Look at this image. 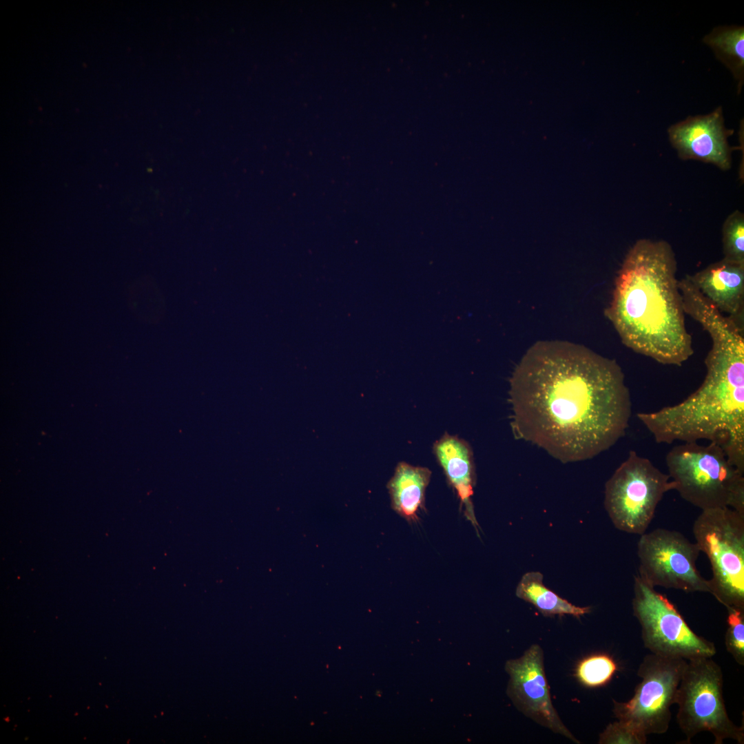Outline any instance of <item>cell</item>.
<instances>
[{
    "label": "cell",
    "instance_id": "cell-1",
    "mask_svg": "<svg viewBox=\"0 0 744 744\" xmlns=\"http://www.w3.org/2000/svg\"><path fill=\"white\" fill-rule=\"evenodd\" d=\"M509 395L515 435L563 463L609 449L632 415L618 363L568 342L533 344L514 370Z\"/></svg>",
    "mask_w": 744,
    "mask_h": 744
},
{
    "label": "cell",
    "instance_id": "cell-2",
    "mask_svg": "<svg viewBox=\"0 0 744 744\" xmlns=\"http://www.w3.org/2000/svg\"><path fill=\"white\" fill-rule=\"evenodd\" d=\"M700 324L712 340L701 385L676 404L637 416L657 443L707 440L744 473V331L716 311Z\"/></svg>",
    "mask_w": 744,
    "mask_h": 744
},
{
    "label": "cell",
    "instance_id": "cell-3",
    "mask_svg": "<svg viewBox=\"0 0 744 744\" xmlns=\"http://www.w3.org/2000/svg\"><path fill=\"white\" fill-rule=\"evenodd\" d=\"M676 265L665 240H637L617 273L605 314L627 347L659 363L680 366L694 349Z\"/></svg>",
    "mask_w": 744,
    "mask_h": 744
},
{
    "label": "cell",
    "instance_id": "cell-4",
    "mask_svg": "<svg viewBox=\"0 0 744 744\" xmlns=\"http://www.w3.org/2000/svg\"><path fill=\"white\" fill-rule=\"evenodd\" d=\"M665 462L683 499L702 510L730 507L744 515V474L719 445L684 442L668 453Z\"/></svg>",
    "mask_w": 744,
    "mask_h": 744
},
{
    "label": "cell",
    "instance_id": "cell-5",
    "mask_svg": "<svg viewBox=\"0 0 744 744\" xmlns=\"http://www.w3.org/2000/svg\"><path fill=\"white\" fill-rule=\"evenodd\" d=\"M692 532L711 565L710 593L726 608H744V515L730 507L703 510Z\"/></svg>",
    "mask_w": 744,
    "mask_h": 744
},
{
    "label": "cell",
    "instance_id": "cell-6",
    "mask_svg": "<svg viewBox=\"0 0 744 744\" xmlns=\"http://www.w3.org/2000/svg\"><path fill=\"white\" fill-rule=\"evenodd\" d=\"M723 681L721 667L712 657L687 660L675 699L677 723L687 743L699 732H710L715 744L728 738L743 743V725H735L726 711Z\"/></svg>",
    "mask_w": 744,
    "mask_h": 744
},
{
    "label": "cell",
    "instance_id": "cell-7",
    "mask_svg": "<svg viewBox=\"0 0 744 744\" xmlns=\"http://www.w3.org/2000/svg\"><path fill=\"white\" fill-rule=\"evenodd\" d=\"M674 489L668 474L630 451L606 483L604 507L616 528L641 535L646 532L665 493Z\"/></svg>",
    "mask_w": 744,
    "mask_h": 744
},
{
    "label": "cell",
    "instance_id": "cell-8",
    "mask_svg": "<svg viewBox=\"0 0 744 744\" xmlns=\"http://www.w3.org/2000/svg\"><path fill=\"white\" fill-rule=\"evenodd\" d=\"M632 606L643 644L651 653L685 660L716 654L714 644L697 635L676 606L638 575L634 579Z\"/></svg>",
    "mask_w": 744,
    "mask_h": 744
},
{
    "label": "cell",
    "instance_id": "cell-9",
    "mask_svg": "<svg viewBox=\"0 0 744 744\" xmlns=\"http://www.w3.org/2000/svg\"><path fill=\"white\" fill-rule=\"evenodd\" d=\"M687 660L646 655L637 675L641 680L633 696L627 702L613 701L616 718L648 736L667 732L671 720L670 707L675 703L677 689Z\"/></svg>",
    "mask_w": 744,
    "mask_h": 744
},
{
    "label": "cell",
    "instance_id": "cell-10",
    "mask_svg": "<svg viewBox=\"0 0 744 744\" xmlns=\"http://www.w3.org/2000/svg\"><path fill=\"white\" fill-rule=\"evenodd\" d=\"M700 552L696 542L678 531L659 528L645 532L637 543L638 577L654 588L710 593L708 580L696 566Z\"/></svg>",
    "mask_w": 744,
    "mask_h": 744
},
{
    "label": "cell",
    "instance_id": "cell-11",
    "mask_svg": "<svg viewBox=\"0 0 744 744\" xmlns=\"http://www.w3.org/2000/svg\"><path fill=\"white\" fill-rule=\"evenodd\" d=\"M506 670L510 679L507 693L524 715L551 731L579 743L562 723L550 697L544 665V653L533 644L521 657L508 660Z\"/></svg>",
    "mask_w": 744,
    "mask_h": 744
},
{
    "label": "cell",
    "instance_id": "cell-12",
    "mask_svg": "<svg viewBox=\"0 0 744 744\" xmlns=\"http://www.w3.org/2000/svg\"><path fill=\"white\" fill-rule=\"evenodd\" d=\"M667 132L681 159L712 164L723 171L731 169L733 147L728 138L734 130L726 127L721 106L708 114L688 116L671 125Z\"/></svg>",
    "mask_w": 744,
    "mask_h": 744
},
{
    "label": "cell",
    "instance_id": "cell-13",
    "mask_svg": "<svg viewBox=\"0 0 744 744\" xmlns=\"http://www.w3.org/2000/svg\"><path fill=\"white\" fill-rule=\"evenodd\" d=\"M689 277L720 313L744 329V265L723 258Z\"/></svg>",
    "mask_w": 744,
    "mask_h": 744
},
{
    "label": "cell",
    "instance_id": "cell-14",
    "mask_svg": "<svg viewBox=\"0 0 744 744\" xmlns=\"http://www.w3.org/2000/svg\"><path fill=\"white\" fill-rule=\"evenodd\" d=\"M433 451L448 482L464 506L466 517L477 529L478 524L471 501L475 474L471 446L465 440L445 433L435 442Z\"/></svg>",
    "mask_w": 744,
    "mask_h": 744
},
{
    "label": "cell",
    "instance_id": "cell-15",
    "mask_svg": "<svg viewBox=\"0 0 744 744\" xmlns=\"http://www.w3.org/2000/svg\"><path fill=\"white\" fill-rule=\"evenodd\" d=\"M431 476L425 467L400 462L387 488L393 509L409 521L418 520L424 508L425 492Z\"/></svg>",
    "mask_w": 744,
    "mask_h": 744
},
{
    "label": "cell",
    "instance_id": "cell-16",
    "mask_svg": "<svg viewBox=\"0 0 744 744\" xmlns=\"http://www.w3.org/2000/svg\"><path fill=\"white\" fill-rule=\"evenodd\" d=\"M702 42L729 70L739 95L744 85V26L734 24L715 26L703 37Z\"/></svg>",
    "mask_w": 744,
    "mask_h": 744
},
{
    "label": "cell",
    "instance_id": "cell-17",
    "mask_svg": "<svg viewBox=\"0 0 744 744\" xmlns=\"http://www.w3.org/2000/svg\"><path fill=\"white\" fill-rule=\"evenodd\" d=\"M516 596L533 605L544 616L572 615L579 618L590 612V607H579L561 598L543 583V575L537 571L525 573L515 590Z\"/></svg>",
    "mask_w": 744,
    "mask_h": 744
},
{
    "label": "cell",
    "instance_id": "cell-18",
    "mask_svg": "<svg viewBox=\"0 0 744 744\" xmlns=\"http://www.w3.org/2000/svg\"><path fill=\"white\" fill-rule=\"evenodd\" d=\"M617 670L615 661L608 654L597 653L581 659L577 665L575 676L588 688L606 685Z\"/></svg>",
    "mask_w": 744,
    "mask_h": 744
},
{
    "label": "cell",
    "instance_id": "cell-19",
    "mask_svg": "<svg viewBox=\"0 0 744 744\" xmlns=\"http://www.w3.org/2000/svg\"><path fill=\"white\" fill-rule=\"evenodd\" d=\"M723 259L744 265V214L735 210L725 219L722 228Z\"/></svg>",
    "mask_w": 744,
    "mask_h": 744
},
{
    "label": "cell",
    "instance_id": "cell-20",
    "mask_svg": "<svg viewBox=\"0 0 744 744\" xmlns=\"http://www.w3.org/2000/svg\"><path fill=\"white\" fill-rule=\"evenodd\" d=\"M727 628L725 645L728 652L741 665H744V608H726Z\"/></svg>",
    "mask_w": 744,
    "mask_h": 744
},
{
    "label": "cell",
    "instance_id": "cell-21",
    "mask_svg": "<svg viewBox=\"0 0 744 744\" xmlns=\"http://www.w3.org/2000/svg\"><path fill=\"white\" fill-rule=\"evenodd\" d=\"M599 744H645L647 736L628 724L617 721L609 724L599 735Z\"/></svg>",
    "mask_w": 744,
    "mask_h": 744
}]
</instances>
